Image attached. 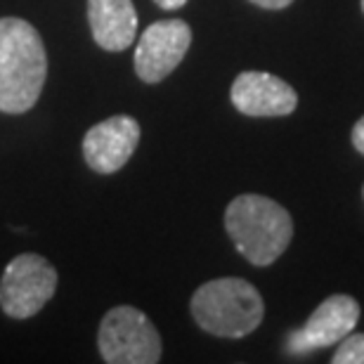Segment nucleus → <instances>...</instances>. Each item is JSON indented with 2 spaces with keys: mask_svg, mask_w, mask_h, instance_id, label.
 <instances>
[{
  "mask_svg": "<svg viewBox=\"0 0 364 364\" xmlns=\"http://www.w3.org/2000/svg\"><path fill=\"white\" fill-rule=\"evenodd\" d=\"M225 230L251 265H272L294 237L289 210L260 194H242L225 208Z\"/></svg>",
  "mask_w": 364,
  "mask_h": 364,
  "instance_id": "2",
  "label": "nucleus"
},
{
  "mask_svg": "<svg viewBox=\"0 0 364 364\" xmlns=\"http://www.w3.org/2000/svg\"><path fill=\"white\" fill-rule=\"evenodd\" d=\"M360 319V303L353 296H329L301 329L291 331L287 338V350L291 355H310L322 348H329L346 338Z\"/></svg>",
  "mask_w": 364,
  "mask_h": 364,
  "instance_id": "7",
  "label": "nucleus"
},
{
  "mask_svg": "<svg viewBox=\"0 0 364 364\" xmlns=\"http://www.w3.org/2000/svg\"><path fill=\"white\" fill-rule=\"evenodd\" d=\"M88 24L92 41L107 53H123L137 36L133 0H88Z\"/></svg>",
  "mask_w": 364,
  "mask_h": 364,
  "instance_id": "10",
  "label": "nucleus"
},
{
  "mask_svg": "<svg viewBox=\"0 0 364 364\" xmlns=\"http://www.w3.org/2000/svg\"><path fill=\"white\" fill-rule=\"evenodd\" d=\"M362 10H364V0H362Z\"/></svg>",
  "mask_w": 364,
  "mask_h": 364,
  "instance_id": "15",
  "label": "nucleus"
},
{
  "mask_svg": "<svg viewBox=\"0 0 364 364\" xmlns=\"http://www.w3.org/2000/svg\"><path fill=\"white\" fill-rule=\"evenodd\" d=\"M338 343V350L331 358L333 364H364V333L350 331Z\"/></svg>",
  "mask_w": 364,
  "mask_h": 364,
  "instance_id": "11",
  "label": "nucleus"
},
{
  "mask_svg": "<svg viewBox=\"0 0 364 364\" xmlns=\"http://www.w3.org/2000/svg\"><path fill=\"white\" fill-rule=\"evenodd\" d=\"M230 100L246 116H289L298 105L296 90L267 71H242L232 83Z\"/></svg>",
  "mask_w": 364,
  "mask_h": 364,
  "instance_id": "9",
  "label": "nucleus"
},
{
  "mask_svg": "<svg viewBox=\"0 0 364 364\" xmlns=\"http://www.w3.org/2000/svg\"><path fill=\"white\" fill-rule=\"evenodd\" d=\"M55 265L38 253H19L5 265L0 277V310L12 319L36 317L55 298Z\"/></svg>",
  "mask_w": 364,
  "mask_h": 364,
  "instance_id": "5",
  "label": "nucleus"
},
{
  "mask_svg": "<svg viewBox=\"0 0 364 364\" xmlns=\"http://www.w3.org/2000/svg\"><path fill=\"white\" fill-rule=\"evenodd\" d=\"M97 348L107 364H156L164 353L156 326L133 305H116L102 317Z\"/></svg>",
  "mask_w": 364,
  "mask_h": 364,
  "instance_id": "4",
  "label": "nucleus"
},
{
  "mask_svg": "<svg viewBox=\"0 0 364 364\" xmlns=\"http://www.w3.org/2000/svg\"><path fill=\"white\" fill-rule=\"evenodd\" d=\"M192 46V28L182 19H159L144 28L135 48V74L144 83H161L178 69Z\"/></svg>",
  "mask_w": 364,
  "mask_h": 364,
  "instance_id": "6",
  "label": "nucleus"
},
{
  "mask_svg": "<svg viewBox=\"0 0 364 364\" xmlns=\"http://www.w3.org/2000/svg\"><path fill=\"white\" fill-rule=\"evenodd\" d=\"M140 123L128 114H116L95 123L83 137V159L95 173L112 176L121 171L140 144Z\"/></svg>",
  "mask_w": 364,
  "mask_h": 364,
  "instance_id": "8",
  "label": "nucleus"
},
{
  "mask_svg": "<svg viewBox=\"0 0 364 364\" xmlns=\"http://www.w3.org/2000/svg\"><path fill=\"white\" fill-rule=\"evenodd\" d=\"M251 3L263 7V10H284V7H289L294 0H251Z\"/></svg>",
  "mask_w": 364,
  "mask_h": 364,
  "instance_id": "13",
  "label": "nucleus"
},
{
  "mask_svg": "<svg viewBox=\"0 0 364 364\" xmlns=\"http://www.w3.org/2000/svg\"><path fill=\"white\" fill-rule=\"evenodd\" d=\"M353 144L360 154H364V116L355 123V128H353Z\"/></svg>",
  "mask_w": 364,
  "mask_h": 364,
  "instance_id": "12",
  "label": "nucleus"
},
{
  "mask_svg": "<svg viewBox=\"0 0 364 364\" xmlns=\"http://www.w3.org/2000/svg\"><path fill=\"white\" fill-rule=\"evenodd\" d=\"M154 3L161 7V10H180V7L187 5V0H154Z\"/></svg>",
  "mask_w": 364,
  "mask_h": 364,
  "instance_id": "14",
  "label": "nucleus"
},
{
  "mask_svg": "<svg viewBox=\"0 0 364 364\" xmlns=\"http://www.w3.org/2000/svg\"><path fill=\"white\" fill-rule=\"evenodd\" d=\"M46 78L48 53L36 26L21 17H0V112L33 109Z\"/></svg>",
  "mask_w": 364,
  "mask_h": 364,
  "instance_id": "1",
  "label": "nucleus"
},
{
  "mask_svg": "<svg viewBox=\"0 0 364 364\" xmlns=\"http://www.w3.org/2000/svg\"><path fill=\"white\" fill-rule=\"evenodd\" d=\"M194 322L210 336L244 338L265 317L260 291L242 277H220L201 284L189 301Z\"/></svg>",
  "mask_w": 364,
  "mask_h": 364,
  "instance_id": "3",
  "label": "nucleus"
}]
</instances>
